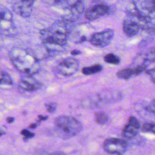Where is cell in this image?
I'll return each mask as SVG.
<instances>
[{"label":"cell","mask_w":155,"mask_h":155,"mask_svg":"<svg viewBox=\"0 0 155 155\" xmlns=\"http://www.w3.org/2000/svg\"><path fill=\"white\" fill-rule=\"evenodd\" d=\"M42 84L32 75L24 74L20 79L18 84L19 89L22 91L32 92L40 89Z\"/></svg>","instance_id":"8fae6325"},{"label":"cell","mask_w":155,"mask_h":155,"mask_svg":"<svg viewBox=\"0 0 155 155\" xmlns=\"http://www.w3.org/2000/svg\"><path fill=\"white\" fill-rule=\"evenodd\" d=\"M71 54L73 56H76V55L81 54V51L79 50H73L71 51Z\"/></svg>","instance_id":"83f0119b"},{"label":"cell","mask_w":155,"mask_h":155,"mask_svg":"<svg viewBox=\"0 0 155 155\" xmlns=\"http://www.w3.org/2000/svg\"><path fill=\"white\" fill-rule=\"evenodd\" d=\"M79 67V61L73 58L68 57L62 60L56 67V71L64 76H70L74 74Z\"/></svg>","instance_id":"ba28073f"},{"label":"cell","mask_w":155,"mask_h":155,"mask_svg":"<svg viewBox=\"0 0 155 155\" xmlns=\"http://www.w3.org/2000/svg\"><path fill=\"white\" fill-rule=\"evenodd\" d=\"M9 57L14 67L24 74L33 75L40 70L38 58L26 49L14 47L10 50Z\"/></svg>","instance_id":"7a4b0ae2"},{"label":"cell","mask_w":155,"mask_h":155,"mask_svg":"<svg viewBox=\"0 0 155 155\" xmlns=\"http://www.w3.org/2000/svg\"><path fill=\"white\" fill-rule=\"evenodd\" d=\"M110 10V7L106 4L101 3L94 4L86 10L85 17L89 21H94L108 14Z\"/></svg>","instance_id":"9c48e42d"},{"label":"cell","mask_w":155,"mask_h":155,"mask_svg":"<svg viewBox=\"0 0 155 155\" xmlns=\"http://www.w3.org/2000/svg\"><path fill=\"white\" fill-rule=\"evenodd\" d=\"M102 70V66L100 64H94L89 67H83L82 72L85 75H91L100 72Z\"/></svg>","instance_id":"ac0fdd59"},{"label":"cell","mask_w":155,"mask_h":155,"mask_svg":"<svg viewBox=\"0 0 155 155\" xmlns=\"http://www.w3.org/2000/svg\"><path fill=\"white\" fill-rule=\"evenodd\" d=\"M146 69L141 66H136L133 68H127L120 70L117 71L116 75L118 78L124 80H128L134 76L140 74Z\"/></svg>","instance_id":"9a60e30c"},{"label":"cell","mask_w":155,"mask_h":155,"mask_svg":"<svg viewBox=\"0 0 155 155\" xmlns=\"http://www.w3.org/2000/svg\"><path fill=\"white\" fill-rule=\"evenodd\" d=\"M3 44H4V40H3V38H2V34H1V33L0 32V49L2 47Z\"/></svg>","instance_id":"f546056e"},{"label":"cell","mask_w":155,"mask_h":155,"mask_svg":"<svg viewBox=\"0 0 155 155\" xmlns=\"http://www.w3.org/2000/svg\"><path fill=\"white\" fill-rule=\"evenodd\" d=\"M47 111L50 113H53L56 110V104L54 102H50L45 105Z\"/></svg>","instance_id":"cb8c5ba5"},{"label":"cell","mask_w":155,"mask_h":155,"mask_svg":"<svg viewBox=\"0 0 155 155\" xmlns=\"http://www.w3.org/2000/svg\"><path fill=\"white\" fill-rule=\"evenodd\" d=\"M5 131L1 128H0V136H1L2 135H3L4 134H5Z\"/></svg>","instance_id":"836d02e7"},{"label":"cell","mask_w":155,"mask_h":155,"mask_svg":"<svg viewBox=\"0 0 155 155\" xmlns=\"http://www.w3.org/2000/svg\"><path fill=\"white\" fill-rule=\"evenodd\" d=\"M114 31L113 29H107L92 34L89 41L93 45L103 48L110 44L114 37Z\"/></svg>","instance_id":"52a82bcc"},{"label":"cell","mask_w":155,"mask_h":155,"mask_svg":"<svg viewBox=\"0 0 155 155\" xmlns=\"http://www.w3.org/2000/svg\"><path fill=\"white\" fill-rule=\"evenodd\" d=\"M54 5L61 10L62 19L71 22L78 19L85 10L81 0H54Z\"/></svg>","instance_id":"277c9868"},{"label":"cell","mask_w":155,"mask_h":155,"mask_svg":"<svg viewBox=\"0 0 155 155\" xmlns=\"http://www.w3.org/2000/svg\"><path fill=\"white\" fill-rule=\"evenodd\" d=\"M147 110L155 114V99L153 100L147 106Z\"/></svg>","instance_id":"484cf974"},{"label":"cell","mask_w":155,"mask_h":155,"mask_svg":"<svg viewBox=\"0 0 155 155\" xmlns=\"http://www.w3.org/2000/svg\"><path fill=\"white\" fill-rule=\"evenodd\" d=\"M140 130V125L139 120L134 116H130L127 123L122 131L124 137L131 139L135 137Z\"/></svg>","instance_id":"7c38bea8"},{"label":"cell","mask_w":155,"mask_h":155,"mask_svg":"<svg viewBox=\"0 0 155 155\" xmlns=\"http://www.w3.org/2000/svg\"><path fill=\"white\" fill-rule=\"evenodd\" d=\"M16 30L13 20H0V30L2 34L6 35H12Z\"/></svg>","instance_id":"e0dca14e"},{"label":"cell","mask_w":155,"mask_h":155,"mask_svg":"<svg viewBox=\"0 0 155 155\" xmlns=\"http://www.w3.org/2000/svg\"><path fill=\"white\" fill-rule=\"evenodd\" d=\"M104 60L105 62L113 65H118L120 62L119 57L113 53H108L105 55L104 57Z\"/></svg>","instance_id":"ffe728a7"},{"label":"cell","mask_w":155,"mask_h":155,"mask_svg":"<svg viewBox=\"0 0 155 155\" xmlns=\"http://www.w3.org/2000/svg\"><path fill=\"white\" fill-rule=\"evenodd\" d=\"M13 80L10 75L4 71L0 70V85H12Z\"/></svg>","instance_id":"d6986e66"},{"label":"cell","mask_w":155,"mask_h":155,"mask_svg":"<svg viewBox=\"0 0 155 155\" xmlns=\"http://www.w3.org/2000/svg\"><path fill=\"white\" fill-rule=\"evenodd\" d=\"M146 73L150 76L151 81L155 84V68L147 70Z\"/></svg>","instance_id":"4316f807"},{"label":"cell","mask_w":155,"mask_h":155,"mask_svg":"<svg viewBox=\"0 0 155 155\" xmlns=\"http://www.w3.org/2000/svg\"><path fill=\"white\" fill-rule=\"evenodd\" d=\"M87 27L85 25H81L71 30L70 33L69 35H71V39L72 41L76 44L82 43L86 41L88 39H90L91 36L88 33L87 29H85Z\"/></svg>","instance_id":"5bb4252c"},{"label":"cell","mask_w":155,"mask_h":155,"mask_svg":"<svg viewBox=\"0 0 155 155\" xmlns=\"http://www.w3.org/2000/svg\"><path fill=\"white\" fill-rule=\"evenodd\" d=\"M37 127V125H36V124H31L29 126H28V128H31V129H34V128H35L36 127Z\"/></svg>","instance_id":"d6a6232c"},{"label":"cell","mask_w":155,"mask_h":155,"mask_svg":"<svg viewBox=\"0 0 155 155\" xmlns=\"http://www.w3.org/2000/svg\"><path fill=\"white\" fill-rule=\"evenodd\" d=\"M14 121V118L12 117H8L7 118V122L9 124L12 123Z\"/></svg>","instance_id":"4dcf8cb0"},{"label":"cell","mask_w":155,"mask_h":155,"mask_svg":"<svg viewBox=\"0 0 155 155\" xmlns=\"http://www.w3.org/2000/svg\"><path fill=\"white\" fill-rule=\"evenodd\" d=\"M35 2V0H15L13 11L22 18H28L31 14Z\"/></svg>","instance_id":"30bf717a"},{"label":"cell","mask_w":155,"mask_h":155,"mask_svg":"<svg viewBox=\"0 0 155 155\" xmlns=\"http://www.w3.org/2000/svg\"><path fill=\"white\" fill-rule=\"evenodd\" d=\"M108 116L104 112H97L95 114V120L98 124H105L108 122Z\"/></svg>","instance_id":"7402d4cb"},{"label":"cell","mask_w":155,"mask_h":155,"mask_svg":"<svg viewBox=\"0 0 155 155\" xmlns=\"http://www.w3.org/2000/svg\"><path fill=\"white\" fill-rule=\"evenodd\" d=\"M132 10L128 15L138 16L155 20V3L154 0H131Z\"/></svg>","instance_id":"5b68a950"},{"label":"cell","mask_w":155,"mask_h":155,"mask_svg":"<svg viewBox=\"0 0 155 155\" xmlns=\"http://www.w3.org/2000/svg\"><path fill=\"white\" fill-rule=\"evenodd\" d=\"M140 26L137 21L132 16L126 18L122 24V30L125 35L128 37H133L136 35L139 30Z\"/></svg>","instance_id":"4fadbf2b"},{"label":"cell","mask_w":155,"mask_h":155,"mask_svg":"<svg viewBox=\"0 0 155 155\" xmlns=\"http://www.w3.org/2000/svg\"><path fill=\"white\" fill-rule=\"evenodd\" d=\"M21 134L24 136V137L25 139H30L32 138L34 136L35 134L31 131H30L29 130H27V129H24L21 131Z\"/></svg>","instance_id":"d4e9b609"},{"label":"cell","mask_w":155,"mask_h":155,"mask_svg":"<svg viewBox=\"0 0 155 155\" xmlns=\"http://www.w3.org/2000/svg\"><path fill=\"white\" fill-rule=\"evenodd\" d=\"M54 127L56 134L63 139H68L75 136L82 130L80 121L71 116L61 115L56 118Z\"/></svg>","instance_id":"3957f363"},{"label":"cell","mask_w":155,"mask_h":155,"mask_svg":"<svg viewBox=\"0 0 155 155\" xmlns=\"http://www.w3.org/2000/svg\"><path fill=\"white\" fill-rule=\"evenodd\" d=\"M154 3H155V0H154Z\"/></svg>","instance_id":"e575fe53"},{"label":"cell","mask_w":155,"mask_h":155,"mask_svg":"<svg viewBox=\"0 0 155 155\" xmlns=\"http://www.w3.org/2000/svg\"><path fill=\"white\" fill-rule=\"evenodd\" d=\"M103 147L104 150L108 154L122 155L127 151L128 144L124 139L110 137L104 141Z\"/></svg>","instance_id":"8992f818"},{"label":"cell","mask_w":155,"mask_h":155,"mask_svg":"<svg viewBox=\"0 0 155 155\" xmlns=\"http://www.w3.org/2000/svg\"><path fill=\"white\" fill-rule=\"evenodd\" d=\"M71 22L64 19L56 21L47 28L40 31V38L46 48L56 50L67 44L71 30Z\"/></svg>","instance_id":"6da1fadb"},{"label":"cell","mask_w":155,"mask_h":155,"mask_svg":"<svg viewBox=\"0 0 155 155\" xmlns=\"http://www.w3.org/2000/svg\"><path fill=\"white\" fill-rule=\"evenodd\" d=\"M48 155H67V154L63 152H54V153H50Z\"/></svg>","instance_id":"f1b7e54d"},{"label":"cell","mask_w":155,"mask_h":155,"mask_svg":"<svg viewBox=\"0 0 155 155\" xmlns=\"http://www.w3.org/2000/svg\"><path fill=\"white\" fill-rule=\"evenodd\" d=\"M38 118L41 120H46L48 118V116H43L39 115V116H38Z\"/></svg>","instance_id":"1f68e13d"},{"label":"cell","mask_w":155,"mask_h":155,"mask_svg":"<svg viewBox=\"0 0 155 155\" xmlns=\"http://www.w3.org/2000/svg\"><path fill=\"white\" fill-rule=\"evenodd\" d=\"M104 101L103 96L100 94H95L85 97L82 101L81 104L84 107L93 108L99 107Z\"/></svg>","instance_id":"2e32d148"},{"label":"cell","mask_w":155,"mask_h":155,"mask_svg":"<svg viewBox=\"0 0 155 155\" xmlns=\"http://www.w3.org/2000/svg\"><path fill=\"white\" fill-rule=\"evenodd\" d=\"M12 20L13 14L10 10L7 8L5 6L0 5V20Z\"/></svg>","instance_id":"44dd1931"},{"label":"cell","mask_w":155,"mask_h":155,"mask_svg":"<svg viewBox=\"0 0 155 155\" xmlns=\"http://www.w3.org/2000/svg\"><path fill=\"white\" fill-rule=\"evenodd\" d=\"M140 129L143 132H150L155 134V124L154 123L146 122L142 125Z\"/></svg>","instance_id":"603a6c76"}]
</instances>
